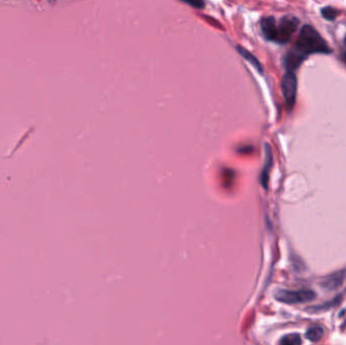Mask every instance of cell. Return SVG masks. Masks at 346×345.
<instances>
[{
	"label": "cell",
	"mask_w": 346,
	"mask_h": 345,
	"mask_svg": "<svg viewBox=\"0 0 346 345\" xmlns=\"http://www.w3.org/2000/svg\"><path fill=\"white\" fill-rule=\"evenodd\" d=\"M294 49L306 58L311 54H329L331 52L326 41L310 24L302 27Z\"/></svg>",
	"instance_id": "6da1fadb"
},
{
	"label": "cell",
	"mask_w": 346,
	"mask_h": 345,
	"mask_svg": "<svg viewBox=\"0 0 346 345\" xmlns=\"http://www.w3.org/2000/svg\"><path fill=\"white\" fill-rule=\"evenodd\" d=\"M275 297L280 302H283L289 305H295V304L312 302L316 298V293L311 290H299V291L282 290L276 293Z\"/></svg>",
	"instance_id": "7a4b0ae2"
},
{
	"label": "cell",
	"mask_w": 346,
	"mask_h": 345,
	"mask_svg": "<svg viewBox=\"0 0 346 345\" xmlns=\"http://www.w3.org/2000/svg\"><path fill=\"white\" fill-rule=\"evenodd\" d=\"M282 91L289 111L293 110L298 92V78L294 72L287 71L282 79Z\"/></svg>",
	"instance_id": "3957f363"
},
{
	"label": "cell",
	"mask_w": 346,
	"mask_h": 345,
	"mask_svg": "<svg viewBox=\"0 0 346 345\" xmlns=\"http://www.w3.org/2000/svg\"><path fill=\"white\" fill-rule=\"evenodd\" d=\"M299 19L295 16H284L279 25H276V39L275 42L279 44H286L290 41L294 32L298 29Z\"/></svg>",
	"instance_id": "277c9868"
},
{
	"label": "cell",
	"mask_w": 346,
	"mask_h": 345,
	"mask_svg": "<svg viewBox=\"0 0 346 345\" xmlns=\"http://www.w3.org/2000/svg\"><path fill=\"white\" fill-rule=\"evenodd\" d=\"M345 275L346 270H340L335 273H332L323 280V282L321 283V286L328 291L337 290L343 284L345 280Z\"/></svg>",
	"instance_id": "5b68a950"
},
{
	"label": "cell",
	"mask_w": 346,
	"mask_h": 345,
	"mask_svg": "<svg viewBox=\"0 0 346 345\" xmlns=\"http://www.w3.org/2000/svg\"><path fill=\"white\" fill-rule=\"evenodd\" d=\"M306 59L305 56H303L301 53H299L297 50L293 49L292 51H290L285 58V66L287 68L288 71L290 72H294L295 70H297L301 64L304 62V60Z\"/></svg>",
	"instance_id": "8992f818"
},
{
	"label": "cell",
	"mask_w": 346,
	"mask_h": 345,
	"mask_svg": "<svg viewBox=\"0 0 346 345\" xmlns=\"http://www.w3.org/2000/svg\"><path fill=\"white\" fill-rule=\"evenodd\" d=\"M276 21L273 16L264 17L261 20V30L263 36L271 42H275L276 39Z\"/></svg>",
	"instance_id": "52a82bcc"
},
{
	"label": "cell",
	"mask_w": 346,
	"mask_h": 345,
	"mask_svg": "<svg viewBox=\"0 0 346 345\" xmlns=\"http://www.w3.org/2000/svg\"><path fill=\"white\" fill-rule=\"evenodd\" d=\"M273 157H272V151L268 144H265V162L261 173V184L264 188H267L268 185V179H269V171L272 167Z\"/></svg>",
	"instance_id": "ba28073f"
},
{
	"label": "cell",
	"mask_w": 346,
	"mask_h": 345,
	"mask_svg": "<svg viewBox=\"0 0 346 345\" xmlns=\"http://www.w3.org/2000/svg\"><path fill=\"white\" fill-rule=\"evenodd\" d=\"M237 51L242 55V57H243L244 59H246V60H247L253 67H255L260 73L262 72V66H261L260 62L256 59V57H255L254 55H252L248 50H246V49H244V48H242V47H240V46L237 47Z\"/></svg>",
	"instance_id": "9c48e42d"
},
{
	"label": "cell",
	"mask_w": 346,
	"mask_h": 345,
	"mask_svg": "<svg viewBox=\"0 0 346 345\" xmlns=\"http://www.w3.org/2000/svg\"><path fill=\"white\" fill-rule=\"evenodd\" d=\"M324 331L321 327H311L306 332V338L312 342H317L323 337Z\"/></svg>",
	"instance_id": "30bf717a"
},
{
	"label": "cell",
	"mask_w": 346,
	"mask_h": 345,
	"mask_svg": "<svg viewBox=\"0 0 346 345\" xmlns=\"http://www.w3.org/2000/svg\"><path fill=\"white\" fill-rule=\"evenodd\" d=\"M302 344V339L299 334L293 333V334H288L285 335L281 339V345H301Z\"/></svg>",
	"instance_id": "8fae6325"
},
{
	"label": "cell",
	"mask_w": 346,
	"mask_h": 345,
	"mask_svg": "<svg viewBox=\"0 0 346 345\" xmlns=\"http://www.w3.org/2000/svg\"><path fill=\"white\" fill-rule=\"evenodd\" d=\"M321 14L327 20H334L337 17L338 10L331 6H325L321 9Z\"/></svg>",
	"instance_id": "7c38bea8"
},
{
	"label": "cell",
	"mask_w": 346,
	"mask_h": 345,
	"mask_svg": "<svg viewBox=\"0 0 346 345\" xmlns=\"http://www.w3.org/2000/svg\"><path fill=\"white\" fill-rule=\"evenodd\" d=\"M184 3H186L190 6H193L195 8H202L204 5V2H202V1H184Z\"/></svg>",
	"instance_id": "4fadbf2b"
},
{
	"label": "cell",
	"mask_w": 346,
	"mask_h": 345,
	"mask_svg": "<svg viewBox=\"0 0 346 345\" xmlns=\"http://www.w3.org/2000/svg\"><path fill=\"white\" fill-rule=\"evenodd\" d=\"M344 43H345V45H346V37H345V39H344Z\"/></svg>",
	"instance_id": "5bb4252c"
}]
</instances>
